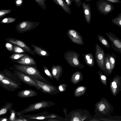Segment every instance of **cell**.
<instances>
[{
    "mask_svg": "<svg viewBox=\"0 0 121 121\" xmlns=\"http://www.w3.org/2000/svg\"><path fill=\"white\" fill-rule=\"evenodd\" d=\"M97 9L99 13L107 15L115 9L112 3L106 0H99L96 2Z\"/></svg>",
    "mask_w": 121,
    "mask_h": 121,
    "instance_id": "9",
    "label": "cell"
},
{
    "mask_svg": "<svg viewBox=\"0 0 121 121\" xmlns=\"http://www.w3.org/2000/svg\"><path fill=\"white\" fill-rule=\"evenodd\" d=\"M39 23V22L24 21L16 25L15 28L17 32L22 33L33 29L38 26Z\"/></svg>",
    "mask_w": 121,
    "mask_h": 121,
    "instance_id": "8",
    "label": "cell"
},
{
    "mask_svg": "<svg viewBox=\"0 0 121 121\" xmlns=\"http://www.w3.org/2000/svg\"><path fill=\"white\" fill-rule=\"evenodd\" d=\"M90 116V112L86 110L79 109L70 112L65 117L67 121H86Z\"/></svg>",
    "mask_w": 121,
    "mask_h": 121,
    "instance_id": "4",
    "label": "cell"
},
{
    "mask_svg": "<svg viewBox=\"0 0 121 121\" xmlns=\"http://www.w3.org/2000/svg\"><path fill=\"white\" fill-rule=\"evenodd\" d=\"M111 22L113 24L121 28V13L118 14L117 17L112 18Z\"/></svg>",
    "mask_w": 121,
    "mask_h": 121,
    "instance_id": "25",
    "label": "cell"
},
{
    "mask_svg": "<svg viewBox=\"0 0 121 121\" xmlns=\"http://www.w3.org/2000/svg\"><path fill=\"white\" fill-rule=\"evenodd\" d=\"M68 31L69 35L70 37V39L73 41L77 43V41L79 44L78 41L81 39V37L78 34L73 30H69Z\"/></svg>",
    "mask_w": 121,
    "mask_h": 121,
    "instance_id": "22",
    "label": "cell"
},
{
    "mask_svg": "<svg viewBox=\"0 0 121 121\" xmlns=\"http://www.w3.org/2000/svg\"><path fill=\"white\" fill-rule=\"evenodd\" d=\"M86 87L83 86H78L75 88L74 90V96L78 97L84 95L86 92Z\"/></svg>",
    "mask_w": 121,
    "mask_h": 121,
    "instance_id": "20",
    "label": "cell"
},
{
    "mask_svg": "<svg viewBox=\"0 0 121 121\" xmlns=\"http://www.w3.org/2000/svg\"><path fill=\"white\" fill-rule=\"evenodd\" d=\"M5 39L7 42L20 47L25 50L26 52L32 55H35V53L34 51L31 50L30 48L22 41L10 37L7 38Z\"/></svg>",
    "mask_w": 121,
    "mask_h": 121,
    "instance_id": "12",
    "label": "cell"
},
{
    "mask_svg": "<svg viewBox=\"0 0 121 121\" xmlns=\"http://www.w3.org/2000/svg\"><path fill=\"white\" fill-rule=\"evenodd\" d=\"M84 0L86 1L87 2H89L91 0Z\"/></svg>",
    "mask_w": 121,
    "mask_h": 121,
    "instance_id": "46",
    "label": "cell"
},
{
    "mask_svg": "<svg viewBox=\"0 0 121 121\" xmlns=\"http://www.w3.org/2000/svg\"><path fill=\"white\" fill-rule=\"evenodd\" d=\"M105 34L111 42L112 48L116 52L121 54V39L112 33L106 32Z\"/></svg>",
    "mask_w": 121,
    "mask_h": 121,
    "instance_id": "10",
    "label": "cell"
},
{
    "mask_svg": "<svg viewBox=\"0 0 121 121\" xmlns=\"http://www.w3.org/2000/svg\"><path fill=\"white\" fill-rule=\"evenodd\" d=\"M43 9L46 10V5L45 2L46 0H34Z\"/></svg>",
    "mask_w": 121,
    "mask_h": 121,
    "instance_id": "30",
    "label": "cell"
},
{
    "mask_svg": "<svg viewBox=\"0 0 121 121\" xmlns=\"http://www.w3.org/2000/svg\"><path fill=\"white\" fill-rule=\"evenodd\" d=\"M13 61L20 64L37 67L36 63L34 59L27 54L17 60Z\"/></svg>",
    "mask_w": 121,
    "mask_h": 121,
    "instance_id": "13",
    "label": "cell"
},
{
    "mask_svg": "<svg viewBox=\"0 0 121 121\" xmlns=\"http://www.w3.org/2000/svg\"></svg>",
    "mask_w": 121,
    "mask_h": 121,
    "instance_id": "47",
    "label": "cell"
},
{
    "mask_svg": "<svg viewBox=\"0 0 121 121\" xmlns=\"http://www.w3.org/2000/svg\"><path fill=\"white\" fill-rule=\"evenodd\" d=\"M83 78L82 74L80 71H76L72 75L70 79L71 81L74 85L82 81Z\"/></svg>",
    "mask_w": 121,
    "mask_h": 121,
    "instance_id": "18",
    "label": "cell"
},
{
    "mask_svg": "<svg viewBox=\"0 0 121 121\" xmlns=\"http://www.w3.org/2000/svg\"><path fill=\"white\" fill-rule=\"evenodd\" d=\"M36 82L40 88V91L42 92L51 95H56L60 92L58 87L43 82L39 79L30 77Z\"/></svg>",
    "mask_w": 121,
    "mask_h": 121,
    "instance_id": "6",
    "label": "cell"
},
{
    "mask_svg": "<svg viewBox=\"0 0 121 121\" xmlns=\"http://www.w3.org/2000/svg\"><path fill=\"white\" fill-rule=\"evenodd\" d=\"M105 106L104 104H101L100 105L99 107V110L100 111H102L104 108Z\"/></svg>",
    "mask_w": 121,
    "mask_h": 121,
    "instance_id": "41",
    "label": "cell"
},
{
    "mask_svg": "<svg viewBox=\"0 0 121 121\" xmlns=\"http://www.w3.org/2000/svg\"><path fill=\"white\" fill-rule=\"evenodd\" d=\"M65 1L67 6L69 7L71 5L72 0H65Z\"/></svg>",
    "mask_w": 121,
    "mask_h": 121,
    "instance_id": "39",
    "label": "cell"
},
{
    "mask_svg": "<svg viewBox=\"0 0 121 121\" xmlns=\"http://www.w3.org/2000/svg\"><path fill=\"white\" fill-rule=\"evenodd\" d=\"M86 58L87 61V63L89 64H91L92 65H93L94 63H93V59H90V57L89 56L86 55Z\"/></svg>",
    "mask_w": 121,
    "mask_h": 121,
    "instance_id": "35",
    "label": "cell"
},
{
    "mask_svg": "<svg viewBox=\"0 0 121 121\" xmlns=\"http://www.w3.org/2000/svg\"><path fill=\"white\" fill-rule=\"evenodd\" d=\"M44 71L45 73L51 80H53L54 78L48 68L44 65H43Z\"/></svg>",
    "mask_w": 121,
    "mask_h": 121,
    "instance_id": "31",
    "label": "cell"
},
{
    "mask_svg": "<svg viewBox=\"0 0 121 121\" xmlns=\"http://www.w3.org/2000/svg\"><path fill=\"white\" fill-rule=\"evenodd\" d=\"M11 69L13 70V73L19 81L30 86L35 87L38 91L40 90V88L30 77L14 68H11Z\"/></svg>",
    "mask_w": 121,
    "mask_h": 121,
    "instance_id": "7",
    "label": "cell"
},
{
    "mask_svg": "<svg viewBox=\"0 0 121 121\" xmlns=\"http://www.w3.org/2000/svg\"><path fill=\"white\" fill-rule=\"evenodd\" d=\"M82 5L86 20L87 23H89L90 22L91 15L90 4L83 2Z\"/></svg>",
    "mask_w": 121,
    "mask_h": 121,
    "instance_id": "14",
    "label": "cell"
},
{
    "mask_svg": "<svg viewBox=\"0 0 121 121\" xmlns=\"http://www.w3.org/2000/svg\"><path fill=\"white\" fill-rule=\"evenodd\" d=\"M113 3H119L121 2L120 0H106Z\"/></svg>",
    "mask_w": 121,
    "mask_h": 121,
    "instance_id": "38",
    "label": "cell"
},
{
    "mask_svg": "<svg viewBox=\"0 0 121 121\" xmlns=\"http://www.w3.org/2000/svg\"><path fill=\"white\" fill-rule=\"evenodd\" d=\"M26 54L20 53H16L11 55L9 58L12 60H18L23 56Z\"/></svg>",
    "mask_w": 121,
    "mask_h": 121,
    "instance_id": "26",
    "label": "cell"
},
{
    "mask_svg": "<svg viewBox=\"0 0 121 121\" xmlns=\"http://www.w3.org/2000/svg\"><path fill=\"white\" fill-rule=\"evenodd\" d=\"M22 85L13 73L8 70L0 71V85L9 91H14Z\"/></svg>",
    "mask_w": 121,
    "mask_h": 121,
    "instance_id": "1",
    "label": "cell"
},
{
    "mask_svg": "<svg viewBox=\"0 0 121 121\" xmlns=\"http://www.w3.org/2000/svg\"><path fill=\"white\" fill-rule=\"evenodd\" d=\"M101 78L102 80H105L106 79L105 76L103 75H102L101 76Z\"/></svg>",
    "mask_w": 121,
    "mask_h": 121,
    "instance_id": "45",
    "label": "cell"
},
{
    "mask_svg": "<svg viewBox=\"0 0 121 121\" xmlns=\"http://www.w3.org/2000/svg\"><path fill=\"white\" fill-rule=\"evenodd\" d=\"M12 11L11 9H1L0 10V19L8 14L10 13Z\"/></svg>",
    "mask_w": 121,
    "mask_h": 121,
    "instance_id": "32",
    "label": "cell"
},
{
    "mask_svg": "<svg viewBox=\"0 0 121 121\" xmlns=\"http://www.w3.org/2000/svg\"><path fill=\"white\" fill-rule=\"evenodd\" d=\"M9 118L6 117H0V121H9Z\"/></svg>",
    "mask_w": 121,
    "mask_h": 121,
    "instance_id": "40",
    "label": "cell"
},
{
    "mask_svg": "<svg viewBox=\"0 0 121 121\" xmlns=\"http://www.w3.org/2000/svg\"><path fill=\"white\" fill-rule=\"evenodd\" d=\"M16 18L11 17L5 18L1 20L0 23H9L14 22L16 21Z\"/></svg>",
    "mask_w": 121,
    "mask_h": 121,
    "instance_id": "28",
    "label": "cell"
},
{
    "mask_svg": "<svg viewBox=\"0 0 121 121\" xmlns=\"http://www.w3.org/2000/svg\"><path fill=\"white\" fill-rule=\"evenodd\" d=\"M74 2L76 5L78 7H80L82 4V1L81 0H72Z\"/></svg>",
    "mask_w": 121,
    "mask_h": 121,
    "instance_id": "37",
    "label": "cell"
},
{
    "mask_svg": "<svg viewBox=\"0 0 121 121\" xmlns=\"http://www.w3.org/2000/svg\"><path fill=\"white\" fill-rule=\"evenodd\" d=\"M15 121H24L23 119L19 117L17 118L16 117Z\"/></svg>",
    "mask_w": 121,
    "mask_h": 121,
    "instance_id": "43",
    "label": "cell"
},
{
    "mask_svg": "<svg viewBox=\"0 0 121 121\" xmlns=\"http://www.w3.org/2000/svg\"><path fill=\"white\" fill-rule=\"evenodd\" d=\"M97 38L100 43L104 46L109 49L110 48L111 46L106 38L102 35H98Z\"/></svg>",
    "mask_w": 121,
    "mask_h": 121,
    "instance_id": "23",
    "label": "cell"
},
{
    "mask_svg": "<svg viewBox=\"0 0 121 121\" xmlns=\"http://www.w3.org/2000/svg\"><path fill=\"white\" fill-rule=\"evenodd\" d=\"M57 5L60 6L67 13H71V10L66 4L64 0H52Z\"/></svg>",
    "mask_w": 121,
    "mask_h": 121,
    "instance_id": "19",
    "label": "cell"
},
{
    "mask_svg": "<svg viewBox=\"0 0 121 121\" xmlns=\"http://www.w3.org/2000/svg\"><path fill=\"white\" fill-rule=\"evenodd\" d=\"M38 93L36 91L30 89H25L18 92L17 96L20 98H26L37 96Z\"/></svg>",
    "mask_w": 121,
    "mask_h": 121,
    "instance_id": "15",
    "label": "cell"
},
{
    "mask_svg": "<svg viewBox=\"0 0 121 121\" xmlns=\"http://www.w3.org/2000/svg\"><path fill=\"white\" fill-rule=\"evenodd\" d=\"M10 113L11 115L9 118V121H15L16 117V116L17 113L15 110L12 108L10 110Z\"/></svg>",
    "mask_w": 121,
    "mask_h": 121,
    "instance_id": "29",
    "label": "cell"
},
{
    "mask_svg": "<svg viewBox=\"0 0 121 121\" xmlns=\"http://www.w3.org/2000/svg\"><path fill=\"white\" fill-rule=\"evenodd\" d=\"M52 74L54 78L56 81H59L61 76L63 68L60 66L52 65L51 68Z\"/></svg>",
    "mask_w": 121,
    "mask_h": 121,
    "instance_id": "16",
    "label": "cell"
},
{
    "mask_svg": "<svg viewBox=\"0 0 121 121\" xmlns=\"http://www.w3.org/2000/svg\"><path fill=\"white\" fill-rule=\"evenodd\" d=\"M31 46L34 49L33 51L37 55L39 56L47 57L50 55V54L45 49L39 47L33 44L31 45Z\"/></svg>",
    "mask_w": 121,
    "mask_h": 121,
    "instance_id": "17",
    "label": "cell"
},
{
    "mask_svg": "<svg viewBox=\"0 0 121 121\" xmlns=\"http://www.w3.org/2000/svg\"><path fill=\"white\" fill-rule=\"evenodd\" d=\"M23 0H15V4L17 6L20 7L23 3Z\"/></svg>",
    "mask_w": 121,
    "mask_h": 121,
    "instance_id": "36",
    "label": "cell"
},
{
    "mask_svg": "<svg viewBox=\"0 0 121 121\" xmlns=\"http://www.w3.org/2000/svg\"><path fill=\"white\" fill-rule=\"evenodd\" d=\"M63 111H64V112L65 114V117H66V116L67 115V109L66 108H64L63 109Z\"/></svg>",
    "mask_w": 121,
    "mask_h": 121,
    "instance_id": "44",
    "label": "cell"
},
{
    "mask_svg": "<svg viewBox=\"0 0 121 121\" xmlns=\"http://www.w3.org/2000/svg\"><path fill=\"white\" fill-rule=\"evenodd\" d=\"M67 85L65 83H62L59 85L58 88L60 92H63L66 90Z\"/></svg>",
    "mask_w": 121,
    "mask_h": 121,
    "instance_id": "34",
    "label": "cell"
},
{
    "mask_svg": "<svg viewBox=\"0 0 121 121\" xmlns=\"http://www.w3.org/2000/svg\"><path fill=\"white\" fill-rule=\"evenodd\" d=\"M13 67L15 69L21 71L30 77L36 78L45 82L51 84L41 75L40 72L37 69L36 67L33 66L20 64L14 65Z\"/></svg>",
    "mask_w": 121,
    "mask_h": 121,
    "instance_id": "2",
    "label": "cell"
},
{
    "mask_svg": "<svg viewBox=\"0 0 121 121\" xmlns=\"http://www.w3.org/2000/svg\"><path fill=\"white\" fill-rule=\"evenodd\" d=\"M13 45V48L12 53H21L26 52L25 50L20 47L15 45Z\"/></svg>",
    "mask_w": 121,
    "mask_h": 121,
    "instance_id": "27",
    "label": "cell"
},
{
    "mask_svg": "<svg viewBox=\"0 0 121 121\" xmlns=\"http://www.w3.org/2000/svg\"><path fill=\"white\" fill-rule=\"evenodd\" d=\"M112 55L108 53H107L108 59L110 62L111 69L113 68L114 67L116 63V56L115 54L113 53H111Z\"/></svg>",
    "mask_w": 121,
    "mask_h": 121,
    "instance_id": "24",
    "label": "cell"
},
{
    "mask_svg": "<svg viewBox=\"0 0 121 121\" xmlns=\"http://www.w3.org/2000/svg\"><path fill=\"white\" fill-rule=\"evenodd\" d=\"M55 104V102L51 101H41L30 104L22 111L17 112V113L22 115L26 113L49 107L54 105Z\"/></svg>",
    "mask_w": 121,
    "mask_h": 121,
    "instance_id": "3",
    "label": "cell"
},
{
    "mask_svg": "<svg viewBox=\"0 0 121 121\" xmlns=\"http://www.w3.org/2000/svg\"><path fill=\"white\" fill-rule=\"evenodd\" d=\"M22 116L28 121H48L50 118H56L58 116L54 113H50L47 111L37 114H23Z\"/></svg>",
    "mask_w": 121,
    "mask_h": 121,
    "instance_id": "5",
    "label": "cell"
},
{
    "mask_svg": "<svg viewBox=\"0 0 121 121\" xmlns=\"http://www.w3.org/2000/svg\"><path fill=\"white\" fill-rule=\"evenodd\" d=\"M5 104L0 109V116L6 114L9 110L12 109L13 104L10 102H5Z\"/></svg>",
    "mask_w": 121,
    "mask_h": 121,
    "instance_id": "21",
    "label": "cell"
},
{
    "mask_svg": "<svg viewBox=\"0 0 121 121\" xmlns=\"http://www.w3.org/2000/svg\"><path fill=\"white\" fill-rule=\"evenodd\" d=\"M105 53L104 51L97 43L96 45L95 57L98 66L100 68H104Z\"/></svg>",
    "mask_w": 121,
    "mask_h": 121,
    "instance_id": "11",
    "label": "cell"
},
{
    "mask_svg": "<svg viewBox=\"0 0 121 121\" xmlns=\"http://www.w3.org/2000/svg\"><path fill=\"white\" fill-rule=\"evenodd\" d=\"M112 85L113 87L114 88H116L117 87V86L116 85V84L115 82H113L112 83Z\"/></svg>",
    "mask_w": 121,
    "mask_h": 121,
    "instance_id": "42",
    "label": "cell"
},
{
    "mask_svg": "<svg viewBox=\"0 0 121 121\" xmlns=\"http://www.w3.org/2000/svg\"><path fill=\"white\" fill-rule=\"evenodd\" d=\"M5 46L8 51L11 52H12L14 46L13 44L7 42L5 43Z\"/></svg>",
    "mask_w": 121,
    "mask_h": 121,
    "instance_id": "33",
    "label": "cell"
}]
</instances>
